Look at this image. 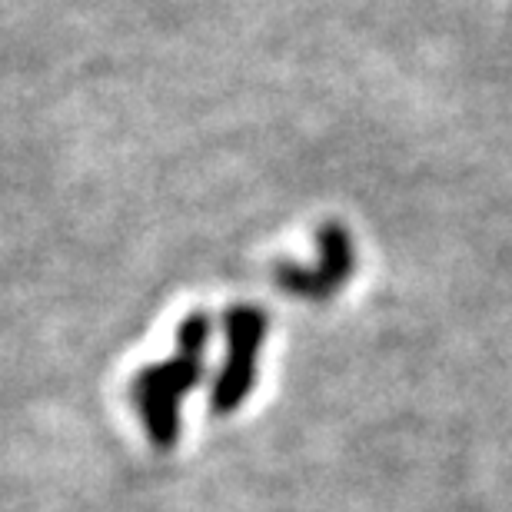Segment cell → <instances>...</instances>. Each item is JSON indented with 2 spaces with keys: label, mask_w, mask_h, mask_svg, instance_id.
<instances>
[{
  "label": "cell",
  "mask_w": 512,
  "mask_h": 512,
  "mask_svg": "<svg viewBox=\"0 0 512 512\" xmlns=\"http://www.w3.org/2000/svg\"><path fill=\"white\" fill-rule=\"evenodd\" d=\"M210 316L190 313L177 326V353L167 363L140 370L130 383L140 423L153 449H173L180 439V403L203 380V350L210 343Z\"/></svg>",
  "instance_id": "obj_1"
},
{
  "label": "cell",
  "mask_w": 512,
  "mask_h": 512,
  "mask_svg": "<svg viewBox=\"0 0 512 512\" xmlns=\"http://www.w3.org/2000/svg\"><path fill=\"white\" fill-rule=\"evenodd\" d=\"M223 326H227V360L210 389V409L217 416H230L247 403L256 386V363H260V350L266 343L270 316L260 306L240 303L227 310Z\"/></svg>",
  "instance_id": "obj_2"
},
{
  "label": "cell",
  "mask_w": 512,
  "mask_h": 512,
  "mask_svg": "<svg viewBox=\"0 0 512 512\" xmlns=\"http://www.w3.org/2000/svg\"><path fill=\"white\" fill-rule=\"evenodd\" d=\"M316 243H320V263L316 266H296V263H276L273 266V283L283 293L300 296V300L323 303L333 293H340L353 276L356 253L353 237L343 223H323L316 230Z\"/></svg>",
  "instance_id": "obj_3"
}]
</instances>
